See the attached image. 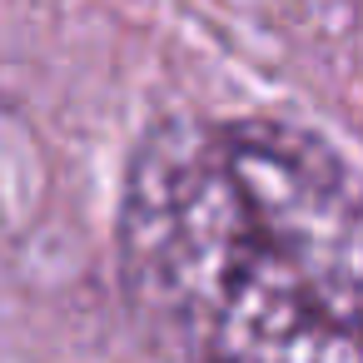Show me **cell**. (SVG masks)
Returning a JSON list of instances; mask_svg holds the SVG:
<instances>
[{"label": "cell", "instance_id": "1", "mask_svg": "<svg viewBox=\"0 0 363 363\" xmlns=\"http://www.w3.org/2000/svg\"><path fill=\"white\" fill-rule=\"evenodd\" d=\"M120 274L174 363H363V169L284 115L145 135Z\"/></svg>", "mask_w": 363, "mask_h": 363}]
</instances>
